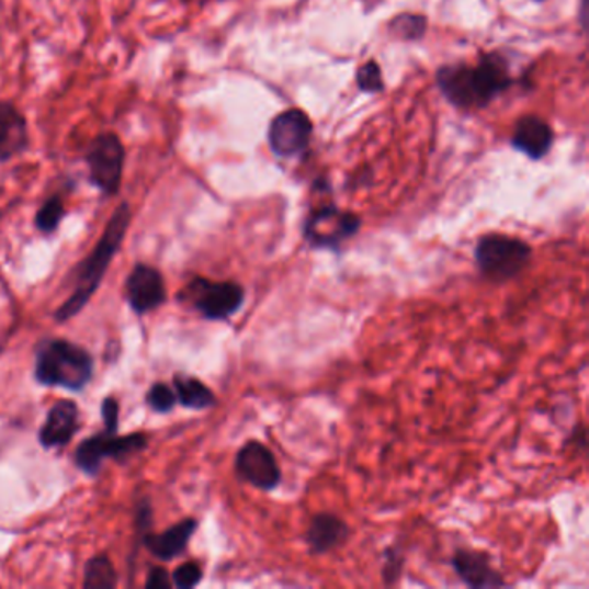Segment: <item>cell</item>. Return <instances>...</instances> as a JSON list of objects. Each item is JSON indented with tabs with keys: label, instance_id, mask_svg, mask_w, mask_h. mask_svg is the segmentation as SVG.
<instances>
[{
	"label": "cell",
	"instance_id": "14",
	"mask_svg": "<svg viewBox=\"0 0 589 589\" xmlns=\"http://www.w3.org/2000/svg\"><path fill=\"white\" fill-rule=\"evenodd\" d=\"M553 138L555 135H553L552 126L545 120L528 114L517 122L512 146L517 151L524 152L528 158L543 159L552 149Z\"/></svg>",
	"mask_w": 589,
	"mask_h": 589
},
{
	"label": "cell",
	"instance_id": "2",
	"mask_svg": "<svg viewBox=\"0 0 589 589\" xmlns=\"http://www.w3.org/2000/svg\"><path fill=\"white\" fill-rule=\"evenodd\" d=\"M131 204L122 203L114 209L98 246L90 254L89 260L83 263L80 279H78L77 291L61 308L57 309L56 317L59 320H68V318L75 317L87 305L90 296L95 293L102 275L106 272L107 264L111 263L114 254L122 246L123 237H125L128 225H131Z\"/></svg>",
	"mask_w": 589,
	"mask_h": 589
},
{
	"label": "cell",
	"instance_id": "18",
	"mask_svg": "<svg viewBox=\"0 0 589 589\" xmlns=\"http://www.w3.org/2000/svg\"><path fill=\"white\" fill-rule=\"evenodd\" d=\"M177 398L183 407L192 410H204L215 405V395L209 387L204 386L201 381L192 377H177Z\"/></svg>",
	"mask_w": 589,
	"mask_h": 589
},
{
	"label": "cell",
	"instance_id": "11",
	"mask_svg": "<svg viewBox=\"0 0 589 589\" xmlns=\"http://www.w3.org/2000/svg\"><path fill=\"white\" fill-rule=\"evenodd\" d=\"M30 146L32 137L26 114L16 102L0 99V163L21 158L29 152Z\"/></svg>",
	"mask_w": 589,
	"mask_h": 589
},
{
	"label": "cell",
	"instance_id": "27",
	"mask_svg": "<svg viewBox=\"0 0 589 589\" xmlns=\"http://www.w3.org/2000/svg\"><path fill=\"white\" fill-rule=\"evenodd\" d=\"M171 581L167 570L161 567H156L151 570L149 577H147L146 586L149 589H167L170 588Z\"/></svg>",
	"mask_w": 589,
	"mask_h": 589
},
{
	"label": "cell",
	"instance_id": "8",
	"mask_svg": "<svg viewBox=\"0 0 589 589\" xmlns=\"http://www.w3.org/2000/svg\"><path fill=\"white\" fill-rule=\"evenodd\" d=\"M312 134L314 123L305 111H284L270 123V149L279 158H296L308 149Z\"/></svg>",
	"mask_w": 589,
	"mask_h": 589
},
{
	"label": "cell",
	"instance_id": "16",
	"mask_svg": "<svg viewBox=\"0 0 589 589\" xmlns=\"http://www.w3.org/2000/svg\"><path fill=\"white\" fill-rule=\"evenodd\" d=\"M78 408L73 401H59L54 405L49 417L42 427L41 441L44 446H65L77 432Z\"/></svg>",
	"mask_w": 589,
	"mask_h": 589
},
{
	"label": "cell",
	"instance_id": "9",
	"mask_svg": "<svg viewBox=\"0 0 589 589\" xmlns=\"http://www.w3.org/2000/svg\"><path fill=\"white\" fill-rule=\"evenodd\" d=\"M237 474L261 491H273L281 484L282 471L275 455L260 441H248L236 458Z\"/></svg>",
	"mask_w": 589,
	"mask_h": 589
},
{
	"label": "cell",
	"instance_id": "26",
	"mask_svg": "<svg viewBox=\"0 0 589 589\" xmlns=\"http://www.w3.org/2000/svg\"><path fill=\"white\" fill-rule=\"evenodd\" d=\"M102 415L106 420L107 432H116V427H118V403H116V399L107 398L104 401Z\"/></svg>",
	"mask_w": 589,
	"mask_h": 589
},
{
	"label": "cell",
	"instance_id": "1",
	"mask_svg": "<svg viewBox=\"0 0 589 589\" xmlns=\"http://www.w3.org/2000/svg\"><path fill=\"white\" fill-rule=\"evenodd\" d=\"M435 80L444 98L456 107L488 106L496 95L503 94L513 83L507 61L496 54L484 56L476 66L465 63L443 66Z\"/></svg>",
	"mask_w": 589,
	"mask_h": 589
},
{
	"label": "cell",
	"instance_id": "23",
	"mask_svg": "<svg viewBox=\"0 0 589 589\" xmlns=\"http://www.w3.org/2000/svg\"><path fill=\"white\" fill-rule=\"evenodd\" d=\"M383 579L387 586L396 585L401 577L403 567H405V557L396 546H389L383 555Z\"/></svg>",
	"mask_w": 589,
	"mask_h": 589
},
{
	"label": "cell",
	"instance_id": "4",
	"mask_svg": "<svg viewBox=\"0 0 589 589\" xmlns=\"http://www.w3.org/2000/svg\"><path fill=\"white\" fill-rule=\"evenodd\" d=\"M92 375V360L87 351L66 341H53L42 348L37 358V378L47 386L80 389Z\"/></svg>",
	"mask_w": 589,
	"mask_h": 589
},
{
	"label": "cell",
	"instance_id": "3",
	"mask_svg": "<svg viewBox=\"0 0 589 589\" xmlns=\"http://www.w3.org/2000/svg\"><path fill=\"white\" fill-rule=\"evenodd\" d=\"M477 269L492 282H507L524 272L531 263L533 248L525 240L505 234H486L474 249Z\"/></svg>",
	"mask_w": 589,
	"mask_h": 589
},
{
	"label": "cell",
	"instance_id": "7",
	"mask_svg": "<svg viewBox=\"0 0 589 589\" xmlns=\"http://www.w3.org/2000/svg\"><path fill=\"white\" fill-rule=\"evenodd\" d=\"M192 303L203 317L224 320L233 317L245 303V288L236 282H212L197 279L189 287Z\"/></svg>",
	"mask_w": 589,
	"mask_h": 589
},
{
	"label": "cell",
	"instance_id": "15",
	"mask_svg": "<svg viewBox=\"0 0 589 589\" xmlns=\"http://www.w3.org/2000/svg\"><path fill=\"white\" fill-rule=\"evenodd\" d=\"M350 537V528L342 519L332 513H318L309 521L306 529V543L309 552L315 555L332 552L344 545V541Z\"/></svg>",
	"mask_w": 589,
	"mask_h": 589
},
{
	"label": "cell",
	"instance_id": "10",
	"mask_svg": "<svg viewBox=\"0 0 589 589\" xmlns=\"http://www.w3.org/2000/svg\"><path fill=\"white\" fill-rule=\"evenodd\" d=\"M147 439L144 434H132L126 438H116L114 432L94 435V438L83 441L77 450V464L90 474L99 471L102 460L122 458L140 452L146 446Z\"/></svg>",
	"mask_w": 589,
	"mask_h": 589
},
{
	"label": "cell",
	"instance_id": "21",
	"mask_svg": "<svg viewBox=\"0 0 589 589\" xmlns=\"http://www.w3.org/2000/svg\"><path fill=\"white\" fill-rule=\"evenodd\" d=\"M426 29L427 20L420 14H401L390 23V32L403 41H420Z\"/></svg>",
	"mask_w": 589,
	"mask_h": 589
},
{
	"label": "cell",
	"instance_id": "17",
	"mask_svg": "<svg viewBox=\"0 0 589 589\" xmlns=\"http://www.w3.org/2000/svg\"><path fill=\"white\" fill-rule=\"evenodd\" d=\"M195 528H197V522L188 519V521L168 529L163 534L147 537L146 545L155 553L156 557L171 560V558L179 557L180 553L185 550Z\"/></svg>",
	"mask_w": 589,
	"mask_h": 589
},
{
	"label": "cell",
	"instance_id": "12",
	"mask_svg": "<svg viewBox=\"0 0 589 589\" xmlns=\"http://www.w3.org/2000/svg\"><path fill=\"white\" fill-rule=\"evenodd\" d=\"M126 297L138 314L158 308L167 299L163 276L159 275L158 270L140 264L126 281Z\"/></svg>",
	"mask_w": 589,
	"mask_h": 589
},
{
	"label": "cell",
	"instance_id": "20",
	"mask_svg": "<svg viewBox=\"0 0 589 589\" xmlns=\"http://www.w3.org/2000/svg\"><path fill=\"white\" fill-rule=\"evenodd\" d=\"M86 588L111 589L116 586V573L106 557L92 558L86 567Z\"/></svg>",
	"mask_w": 589,
	"mask_h": 589
},
{
	"label": "cell",
	"instance_id": "19",
	"mask_svg": "<svg viewBox=\"0 0 589 589\" xmlns=\"http://www.w3.org/2000/svg\"><path fill=\"white\" fill-rule=\"evenodd\" d=\"M66 215L65 201H63L61 194H53L45 200L35 215V225L38 230L44 234L56 233L57 227L61 224L63 218Z\"/></svg>",
	"mask_w": 589,
	"mask_h": 589
},
{
	"label": "cell",
	"instance_id": "22",
	"mask_svg": "<svg viewBox=\"0 0 589 589\" xmlns=\"http://www.w3.org/2000/svg\"><path fill=\"white\" fill-rule=\"evenodd\" d=\"M356 83L358 87H360V90L369 92V94H378V92H383V73H381V68H378L377 63L369 61L365 63L362 68L358 69Z\"/></svg>",
	"mask_w": 589,
	"mask_h": 589
},
{
	"label": "cell",
	"instance_id": "13",
	"mask_svg": "<svg viewBox=\"0 0 589 589\" xmlns=\"http://www.w3.org/2000/svg\"><path fill=\"white\" fill-rule=\"evenodd\" d=\"M452 565L468 588L491 589L507 585L501 574L492 567L486 553L467 548L456 550Z\"/></svg>",
	"mask_w": 589,
	"mask_h": 589
},
{
	"label": "cell",
	"instance_id": "6",
	"mask_svg": "<svg viewBox=\"0 0 589 589\" xmlns=\"http://www.w3.org/2000/svg\"><path fill=\"white\" fill-rule=\"evenodd\" d=\"M362 219L354 213L342 212L336 206L318 207L305 222V239L312 248L338 249L344 240L356 236Z\"/></svg>",
	"mask_w": 589,
	"mask_h": 589
},
{
	"label": "cell",
	"instance_id": "25",
	"mask_svg": "<svg viewBox=\"0 0 589 589\" xmlns=\"http://www.w3.org/2000/svg\"><path fill=\"white\" fill-rule=\"evenodd\" d=\"M201 577H203V570H201L200 565L189 562V564L180 565L179 569L175 570L173 582L179 588L189 589L200 585Z\"/></svg>",
	"mask_w": 589,
	"mask_h": 589
},
{
	"label": "cell",
	"instance_id": "24",
	"mask_svg": "<svg viewBox=\"0 0 589 589\" xmlns=\"http://www.w3.org/2000/svg\"><path fill=\"white\" fill-rule=\"evenodd\" d=\"M147 401H149V405H151V408H155L156 411H170L171 408L175 407L177 395L167 386V384H156V386H152V389L149 390Z\"/></svg>",
	"mask_w": 589,
	"mask_h": 589
},
{
	"label": "cell",
	"instance_id": "28",
	"mask_svg": "<svg viewBox=\"0 0 589 589\" xmlns=\"http://www.w3.org/2000/svg\"><path fill=\"white\" fill-rule=\"evenodd\" d=\"M534 2H545V0H534Z\"/></svg>",
	"mask_w": 589,
	"mask_h": 589
},
{
	"label": "cell",
	"instance_id": "5",
	"mask_svg": "<svg viewBox=\"0 0 589 589\" xmlns=\"http://www.w3.org/2000/svg\"><path fill=\"white\" fill-rule=\"evenodd\" d=\"M83 161L89 171V182L111 197L122 189L125 175L126 149L122 137L116 132H101L86 147Z\"/></svg>",
	"mask_w": 589,
	"mask_h": 589
}]
</instances>
